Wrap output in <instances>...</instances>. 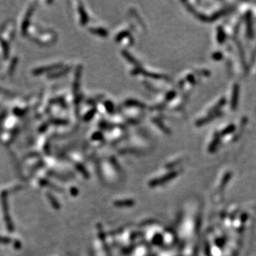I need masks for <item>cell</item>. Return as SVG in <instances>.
Here are the masks:
<instances>
[{
    "mask_svg": "<svg viewBox=\"0 0 256 256\" xmlns=\"http://www.w3.org/2000/svg\"><path fill=\"white\" fill-rule=\"evenodd\" d=\"M175 92L174 91H172V92H169V93L167 94V99L169 100H172L173 97L175 96Z\"/></svg>",
    "mask_w": 256,
    "mask_h": 256,
    "instance_id": "cell-7",
    "label": "cell"
},
{
    "mask_svg": "<svg viewBox=\"0 0 256 256\" xmlns=\"http://www.w3.org/2000/svg\"><path fill=\"white\" fill-rule=\"evenodd\" d=\"M213 57L216 59V60H220L221 57H222V55L220 52H216V53L213 55Z\"/></svg>",
    "mask_w": 256,
    "mask_h": 256,
    "instance_id": "cell-8",
    "label": "cell"
},
{
    "mask_svg": "<svg viewBox=\"0 0 256 256\" xmlns=\"http://www.w3.org/2000/svg\"><path fill=\"white\" fill-rule=\"evenodd\" d=\"M235 125L234 124H230V125H229V126H227L226 128V129H224V130H222V132H221V134L222 135H226V134H229V133H232L233 131L235 130Z\"/></svg>",
    "mask_w": 256,
    "mask_h": 256,
    "instance_id": "cell-4",
    "label": "cell"
},
{
    "mask_svg": "<svg viewBox=\"0 0 256 256\" xmlns=\"http://www.w3.org/2000/svg\"><path fill=\"white\" fill-rule=\"evenodd\" d=\"M219 142H220V137L219 136H215V138H214V139H213V141L211 142V143L210 144L209 150L211 151V152H213V151H215V149L216 148L217 145L219 144Z\"/></svg>",
    "mask_w": 256,
    "mask_h": 256,
    "instance_id": "cell-2",
    "label": "cell"
},
{
    "mask_svg": "<svg viewBox=\"0 0 256 256\" xmlns=\"http://www.w3.org/2000/svg\"><path fill=\"white\" fill-rule=\"evenodd\" d=\"M126 105H130V106H136V107H139V108H144L145 105H143V104L139 102V101H137V100H128L126 102Z\"/></svg>",
    "mask_w": 256,
    "mask_h": 256,
    "instance_id": "cell-3",
    "label": "cell"
},
{
    "mask_svg": "<svg viewBox=\"0 0 256 256\" xmlns=\"http://www.w3.org/2000/svg\"><path fill=\"white\" fill-rule=\"evenodd\" d=\"M239 87L238 85H235L234 89H233L232 94V100H231V108L233 110H235L236 108V105L238 104V99H239Z\"/></svg>",
    "mask_w": 256,
    "mask_h": 256,
    "instance_id": "cell-1",
    "label": "cell"
},
{
    "mask_svg": "<svg viewBox=\"0 0 256 256\" xmlns=\"http://www.w3.org/2000/svg\"><path fill=\"white\" fill-rule=\"evenodd\" d=\"M219 35H218V41L220 43H222L223 42H225V33L223 32L220 28H219Z\"/></svg>",
    "mask_w": 256,
    "mask_h": 256,
    "instance_id": "cell-5",
    "label": "cell"
},
{
    "mask_svg": "<svg viewBox=\"0 0 256 256\" xmlns=\"http://www.w3.org/2000/svg\"><path fill=\"white\" fill-rule=\"evenodd\" d=\"M123 56H125V57H126L128 59H130L129 61H131L132 63H133L134 65H136V66L138 65V67H139V62H137L136 61H135V59H134V58H133L132 56L130 57V54H128V52H123Z\"/></svg>",
    "mask_w": 256,
    "mask_h": 256,
    "instance_id": "cell-6",
    "label": "cell"
}]
</instances>
